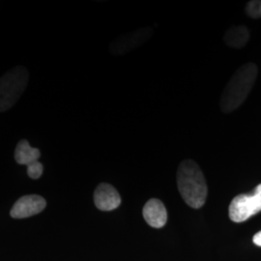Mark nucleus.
<instances>
[{
  "mask_svg": "<svg viewBox=\"0 0 261 261\" xmlns=\"http://www.w3.org/2000/svg\"><path fill=\"white\" fill-rule=\"evenodd\" d=\"M95 205L102 211H112L118 208L121 197L117 190L108 183H101L94 192Z\"/></svg>",
  "mask_w": 261,
  "mask_h": 261,
  "instance_id": "0eeeda50",
  "label": "nucleus"
},
{
  "mask_svg": "<svg viewBox=\"0 0 261 261\" xmlns=\"http://www.w3.org/2000/svg\"><path fill=\"white\" fill-rule=\"evenodd\" d=\"M143 218L150 226L161 228L168 221V213L164 203L158 198H151L142 210Z\"/></svg>",
  "mask_w": 261,
  "mask_h": 261,
  "instance_id": "6e6552de",
  "label": "nucleus"
},
{
  "mask_svg": "<svg viewBox=\"0 0 261 261\" xmlns=\"http://www.w3.org/2000/svg\"><path fill=\"white\" fill-rule=\"evenodd\" d=\"M261 211V184L252 195L235 196L229 205V218L234 223H243Z\"/></svg>",
  "mask_w": 261,
  "mask_h": 261,
  "instance_id": "20e7f679",
  "label": "nucleus"
},
{
  "mask_svg": "<svg viewBox=\"0 0 261 261\" xmlns=\"http://www.w3.org/2000/svg\"><path fill=\"white\" fill-rule=\"evenodd\" d=\"M252 241H253V243H254L256 246L261 247V231L257 232V233L255 234V235L253 236Z\"/></svg>",
  "mask_w": 261,
  "mask_h": 261,
  "instance_id": "ddd939ff",
  "label": "nucleus"
},
{
  "mask_svg": "<svg viewBox=\"0 0 261 261\" xmlns=\"http://www.w3.org/2000/svg\"><path fill=\"white\" fill-rule=\"evenodd\" d=\"M250 40V30L245 25H235L228 28L224 35L226 46L233 48L245 47Z\"/></svg>",
  "mask_w": 261,
  "mask_h": 261,
  "instance_id": "1a4fd4ad",
  "label": "nucleus"
},
{
  "mask_svg": "<svg viewBox=\"0 0 261 261\" xmlns=\"http://www.w3.org/2000/svg\"><path fill=\"white\" fill-rule=\"evenodd\" d=\"M177 186L180 195L188 205L195 209L204 205L208 194L205 177L193 160L186 159L179 165Z\"/></svg>",
  "mask_w": 261,
  "mask_h": 261,
  "instance_id": "f03ea898",
  "label": "nucleus"
},
{
  "mask_svg": "<svg viewBox=\"0 0 261 261\" xmlns=\"http://www.w3.org/2000/svg\"><path fill=\"white\" fill-rule=\"evenodd\" d=\"M257 66L246 63L240 66L225 85L220 100V109L224 113H230L242 106L257 77Z\"/></svg>",
  "mask_w": 261,
  "mask_h": 261,
  "instance_id": "f257e3e1",
  "label": "nucleus"
},
{
  "mask_svg": "<svg viewBox=\"0 0 261 261\" xmlns=\"http://www.w3.org/2000/svg\"><path fill=\"white\" fill-rule=\"evenodd\" d=\"M41 152L37 148L32 147L27 140H21L15 150V160L19 165L27 166L38 161Z\"/></svg>",
  "mask_w": 261,
  "mask_h": 261,
  "instance_id": "9d476101",
  "label": "nucleus"
},
{
  "mask_svg": "<svg viewBox=\"0 0 261 261\" xmlns=\"http://www.w3.org/2000/svg\"><path fill=\"white\" fill-rule=\"evenodd\" d=\"M154 35V28L151 27L138 28L125 34H122L119 37L115 38L109 49L111 54L114 56L127 55L130 51L143 46L148 42Z\"/></svg>",
  "mask_w": 261,
  "mask_h": 261,
  "instance_id": "39448f33",
  "label": "nucleus"
},
{
  "mask_svg": "<svg viewBox=\"0 0 261 261\" xmlns=\"http://www.w3.org/2000/svg\"><path fill=\"white\" fill-rule=\"evenodd\" d=\"M246 14L252 19L261 18V1L260 0H252L246 5Z\"/></svg>",
  "mask_w": 261,
  "mask_h": 261,
  "instance_id": "9b49d317",
  "label": "nucleus"
},
{
  "mask_svg": "<svg viewBox=\"0 0 261 261\" xmlns=\"http://www.w3.org/2000/svg\"><path fill=\"white\" fill-rule=\"evenodd\" d=\"M47 206L44 197L37 195L21 196L11 209L10 215L14 219H24L41 213Z\"/></svg>",
  "mask_w": 261,
  "mask_h": 261,
  "instance_id": "423d86ee",
  "label": "nucleus"
},
{
  "mask_svg": "<svg viewBox=\"0 0 261 261\" xmlns=\"http://www.w3.org/2000/svg\"><path fill=\"white\" fill-rule=\"evenodd\" d=\"M43 171H44V167L39 161H36L28 166V176L32 179H38L41 177L43 174Z\"/></svg>",
  "mask_w": 261,
  "mask_h": 261,
  "instance_id": "f8f14e48",
  "label": "nucleus"
},
{
  "mask_svg": "<svg viewBox=\"0 0 261 261\" xmlns=\"http://www.w3.org/2000/svg\"><path fill=\"white\" fill-rule=\"evenodd\" d=\"M29 81V73L25 67L12 68L0 77V112L13 108L24 92Z\"/></svg>",
  "mask_w": 261,
  "mask_h": 261,
  "instance_id": "7ed1b4c3",
  "label": "nucleus"
}]
</instances>
